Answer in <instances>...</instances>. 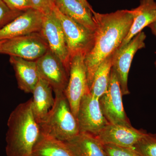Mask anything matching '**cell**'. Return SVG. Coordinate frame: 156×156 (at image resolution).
<instances>
[{"label":"cell","mask_w":156,"mask_h":156,"mask_svg":"<svg viewBox=\"0 0 156 156\" xmlns=\"http://www.w3.org/2000/svg\"><path fill=\"white\" fill-rule=\"evenodd\" d=\"M92 13L96 23L94 45L85 58L89 90L98 68L120 48L133 21L131 10L101 14L93 10Z\"/></svg>","instance_id":"obj_1"},{"label":"cell","mask_w":156,"mask_h":156,"mask_svg":"<svg viewBox=\"0 0 156 156\" xmlns=\"http://www.w3.org/2000/svg\"><path fill=\"white\" fill-rule=\"evenodd\" d=\"M6 135L7 156H32L41 134L32 110V98L20 104L9 116Z\"/></svg>","instance_id":"obj_2"},{"label":"cell","mask_w":156,"mask_h":156,"mask_svg":"<svg viewBox=\"0 0 156 156\" xmlns=\"http://www.w3.org/2000/svg\"><path fill=\"white\" fill-rule=\"evenodd\" d=\"M41 132L65 141L80 133L76 118L64 92L55 94V101L39 123Z\"/></svg>","instance_id":"obj_3"},{"label":"cell","mask_w":156,"mask_h":156,"mask_svg":"<svg viewBox=\"0 0 156 156\" xmlns=\"http://www.w3.org/2000/svg\"><path fill=\"white\" fill-rule=\"evenodd\" d=\"M53 11L64 33L70 58L79 54L86 56L94 45V32L65 15L56 5Z\"/></svg>","instance_id":"obj_4"},{"label":"cell","mask_w":156,"mask_h":156,"mask_svg":"<svg viewBox=\"0 0 156 156\" xmlns=\"http://www.w3.org/2000/svg\"><path fill=\"white\" fill-rule=\"evenodd\" d=\"M49 50L42 34L37 32L5 40L0 48V53L36 61Z\"/></svg>","instance_id":"obj_5"},{"label":"cell","mask_w":156,"mask_h":156,"mask_svg":"<svg viewBox=\"0 0 156 156\" xmlns=\"http://www.w3.org/2000/svg\"><path fill=\"white\" fill-rule=\"evenodd\" d=\"M85 58V55L79 54L71 58L68 83L64 92L72 112L76 118L82 98L90 92Z\"/></svg>","instance_id":"obj_6"},{"label":"cell","mask_w":156,"mask_h":156,"mask_svg":"<svg viewBox=\"0 0 156 156\" xmlns=\"http://www.w3.org/2000/svg\"><path fill=\"white\" fill-rule=\"evenodd\" d=\"M146 38L144 32H140L128 44L119 48L113 56L112 69L116 75L123 95L130 94L128 81L130 67L135 53L145 48Z\"/></svg>","instance_id":"obj_7"},{"label":"cell","mask_w":156,"mask_h":156,"mask_svg":"<svg viewBox=\"0 0 156 156\" xmlns=\"http://www.w3.org/2000/svg\"><path fill=\"white\" fill-rule=\"evenodd\" d=\"M122 95L116 75L112 68L107 91L99 99L101 108L110 124L131 126L123 107Z\"/></svg>","instance_id":"obj_8"},{"label":"cell","mask_w":156,"mask_h":156,"mask_svg":"<svg viewBox=\"0 0 156 156\" xmlns=\"http://www.w3.org/2000/svg\"><path fill=\"white\" fill-rule=\"evenodd\" d=\"M80 133L97 136L109 123L104 115L99 99L88 92L82 98L76 117Z\"/></svg>","instance_id":"obj_9"},{"label":"cell","mask_w":156,"mask_h":156,"mask_svg":"<svg viewBox=\"0 0 156 156\" xmlns=\"http://www.w3.org/2000/svg\"><path fill=\"white\" fill-rule=\"evenodd\" d=\"M40 33L49 49L61 60L69 75L71 58L61 24L53 11L43 15Z\"/></svg>","instance_id":"obj_10"},{"label":"cell","mask_w":156,"mask_h":156,"mask_svg":"<svg viewBox=\"0 0 156 156\" xmlns=\"http://www.w3.org/2000/svg\"><path fill=\"white\" fill-rule=\"evenodd\" d=\"M36 61L39 76L48 82L55 94L64 93L69 75L60 59L49 49Z\"/></svg>","instance_id":"obj_11"},{"label":"cell","mask_w":156,"mask_h":156,"mask_svg":"<svg viewBox=\"0 0 156 156\" xmlns=\"http://www.w3.org/2000/svg\"><path fill=\"white\" fill-rule=\"evenodd\" d=\"M43 15L34 9L23 12L0 29V41L40 32Z\"/></svg>","instance_id":"obj_12"},{"label":"cell","mask_w":156,"mask_h":156,"mask_svg":"<svg viewBox=\"0 0 156 156\" xmlns=\"http://www.w3.org/2000/svg\"><path fill=\"white\" fill-rule=\"evenodd\" d=\"M147 132L131 126L109 123L98 133L96 137L103 144H112L133 147Z\"/></svg>","instance_id":"obj_13"},{"label":"cell","mask_w":156,"mask_h":156,"mask_svg":"<svg viewBox=\"0 0 156 156\" xmlns=\"http://www.w3.org/2000/svg\"><path fill=\"white\" fill-rule=\"evenodd\" d=\"M10 63L15 72L20 89L25 93H32L39 80L36 61L10 56Z\"/></svg>","instance_id":"obj_14"},{"label":"cell","mask_w":156,"mask_h":156,"mask_svg":"<svg viewBox=\"0 0 156 156\" xmlns=\"http://www.w3.org/2000/svg\"><path fill=\"white\" fill-rule=\"evenodd\" d=\"M131 10L133 23L120 48L128 44L144 28L156 21V2L154 0H140L139 5Z\"/></svg>","instance_id":"obj_15"},{"label":"cell","mask_w":156,"mask_h":156,"mask_svg":"<svg viewBox=\"0 0 156 156\" xmlns=\"http://www.w3.org/2000/svg\"><path fill=\"white\" fill-rule=\"evenodd\" d=\"M64 142L74 156H108L103 144L92 134L80 133Z\"/></svg>","instance_id":"obj_16"},{"label":"cell","mask_w":156,"mask_h":156,"mask_svg":"<svg viewBox=\"0 0 156 156\" xmlns=\"http://www.w3.org/2000/svg\"><path fill=\"white\" fill-rule=\"evenodd\" d=\"M55 3L62 13L92 32H95L96 23L92 15L93 9H88L78 0H55Z\"/></svg>","instance_id":"obj_17"},{"label":"cell","mask_w":156,"mask_h":156,"mask_svg":"<svg viewBox=\"0 0 156 156\" xmlns=\"http://www.w3.org/2000/svg\"><path fill=\"white\" fill-rule=\"evenodd\" d=\"M53 89L48 82L41 77L32 92V110L34 117L39 124L53 107L55 98Z\"/></svg>","instance_id":"obj_18"},{"label":"cell","mask_w":156,"mask_h":156,"mask_svg":"<svg viewBox=\"0 0 156 156\" xmlns=\"http://www.w3.org/2000/svg\"><path fill=\"white\" fill-rule=\"evenodd\" d=\"M32 156H74L64 141L41 132Z\"/></svg>","instance_id":"obj_19"},{"label":"cell","mask_w":156,"mask_h":156,"mask_svg":"<svg viewBox=\"0 0 156 156\" xmlns=\"http://www.w3.org/2000/svg\"><path fill=\"white\" fill-rule=\"evenodd\" d=\"M113 55L107 58L101 64L94 75L90 92L98 99H100L108 89Z\"/></svg>","instance_id":"obj_20"},{"label":"cell","mask_w":156,"mask_h":156,"mask_svg":"<svg viewBox=\"0 0 156 156\" xmlns=\"http://www.w3.org/2000/svg\"><path fill=\"white\" fill-rule=\"evenodd\" d=\"M133 148L141 156H156V134L146 132Z\"/></svg>","instance_id":"obj_21"},{"label":"cell","mask_w":156,"mask_h":156,"mask_svg":"<svg viewBox=\"0 0 156 156\" xmlns=\"http://www.w3.org/2000/svg\"><path fill=\"white\" fill-rule=\"evenodd\" d=\"M108 156H141L133 147H126L112 144H104Z\"/></svg>","instance_id":"obj_22"},{"label":"cell","mask_w":156,"mask_h":156,"mask_svg":"<svg viewBox=\"0 0 156 156\" xmlns=\"http://www.w3.org/2000/svg\"><path fill=\"white\" fill-rule=\"evenodd\" d=\"M23 13V12L12 11L2 0H0V29Z\"/></svg>","instance_id":"obj_23"},{"label":"cell","mask_w":156,"mask_h":156,"mask_svg":"<svg viewBox=\"0 0 156 156\" xmlns=\"http://www.w3.org/2000/svg\"><path fill=\"white\" fill-rule=\"evenodd\" d=\"M32 9L45 15L53 11L55 0H30Z\"/></svg>","instance_id":"obj_24"},{"label":"cell","mask_w":156,"mask_h":156,"mask_svg":"<svg viewBox=\"0 0 156 156\" xmlns=\"http://www.w3.org/2000/svg\"><path fill=\"white\" fill-rule=\"evenodd\" d=\"M12 11L24 12L33 9L30 0H2Z\"/></svg>","instance_id":"obj_25"},{"label":"cell","mask_w":156,"mask_h":156,"mask_svg":"<svg viewBox=\"0 0 156 156\" xmlns=\"http://www.w3.org/2000/svg\"><path fill=\"white\" fill-rule=\"evenodd\" d=\"M148 27L151 29L152 33L156 37V21L151 23Z\"/></svg>","instance_id":"obj_26"},{"label":"cell","mask_w":156,"mask_h":156,"mask_svg":"<svg viewBox=\"0 0 156 156\" xmlns=\"http://www.w3.org/2000/svg\"><path fill=\"white\" fill-rule=\"evenodd\" d=\"M80 2L82 3L83 5L84 6H86L88 9H90V10H93L92 6L91 5L89 4V3L88 2L87 0H78Z\"/></svg>","instance_id":"obj_27"},{"label":"cell","mask_w":156,"mask_h":156,"mask_svg":"<svg viewBox=\"0 0 156 156\" xmlns=\"http://www.w3.org/2000/svg\"><path fill=\"white\" fill-rule=\"evenodd\" d=\"M5 40H4V41H0V48H1V46H2V44L3 43H4V41H5Z\"/></svg>","instance_id":"obj_28"},{"label":"cell","mask_w":156,"mask_h":156,"mask_svg":"<svg viewBox=\"0 0 156 156\" xmlns=\"http://www.w3.org/2000/svg\"><path fill=\"white\" fill-rule=\"evenodd\" d=\"M155 66H156V61H155Z\"/></svg>","instance_id":"obj_29"},{"label":"cell","mask_w":156,"mask_h":156,"mask_svg":"<svg viewBox=\"0 0 156 156\" xmlns=\"http://www.w3.org/2000/svg\"></svg>","instance_id":"obj_30"}]
</instances>
